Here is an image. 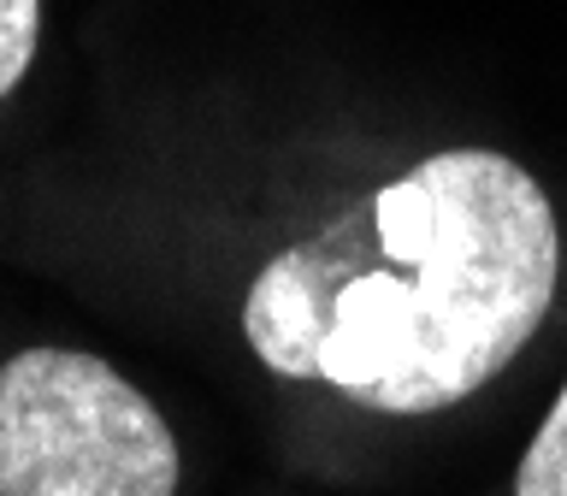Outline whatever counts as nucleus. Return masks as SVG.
<instances>
[{
	"instance_id": "f257e3e1",
	"label": "nucleus",
	"mask_w": 567,
	"mask_h": 496,
	"mask_svg": "<svg viewBox=\"0 0 567 496\" xmlns=\"http://www.w3.org/2000/svg\"><path fill=\"white\" fill-rule=\"evenodd\" d=\"M561 230L520 159L443 148L260 266L243 337L278 379L372 414H443L538 337Z\"/></svg>"
},
{
	"instance_id": "20e7f679",
	"label": "nucleus",
	"mask_w": 567,
	"mask_h": 496,
	"mask_svg": "<svg viewBox=\"0 0 567 496\" xmlns=\"http://www.w3.org/2000/svg\"><path fill=\"white\" fill-rule=\"evenodd\" d=\"M42 42V0H0V101L24 83Z\"/></svg>"
},
{
	"instance_id": "f03ea898",
	"label": "nucleus",
	"mask_w": 567,
	"mask_h": 496,
	"mask_svg": "<svg viewBox=\"0 0 567 496\" xmlns=\"http://www.w3.org/2000/svg\"><path fill=\"white\" fill-rule=\"evenodd\" d=\"M0 496H177V437L101 354L24 349L0 366Z\"/></svg>"
},
{
	"instance_id": "7ed1b4c3",
	"label": "nucleus",
	"mask_w": 567,
	"mask_h": 496,
	"mask_svg": "<svg viewBox=\"0 0 567 496\" xmlns=\"http://www.w3.org/2000/svg\"><path fill=\"white\" fill-rule=\"evenodd\" d=\"M514 496H567V384L514 467Z\"/></svg>"
}]
</instances>
